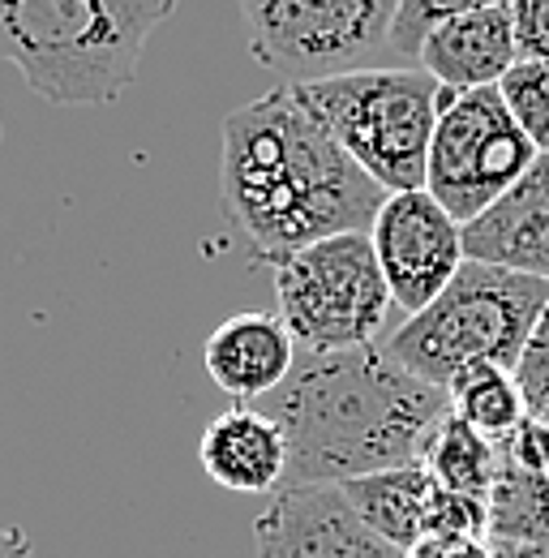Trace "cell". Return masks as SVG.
I'll list each match as a JSON object with an SVG mask.
<instances>
[{"label":"cell","mask_w":549,"mask_h":558,"mask_svg":"<svg viewBox=\"0 0 549 558\" xmlns=\"http://www.w3.org/2000/svg\"><path fill=\"white\" fill-rule=\"evenodd\" d=\"M263 413L288 438L283 486H343L420 464L451 404L442 387L408 374L382 344H369L296 352L292 374L263 400Z\"/></svg>","instance_id":"2"},{"label":"cell","mask_w":549,"mask_h":558,"mask_svg":"<svg viewBox=\"0 0 549 558\" xmlns=\"http://www.w3.org/2000/svg\"><path fill=\"white\" fill-rule=\"evenodd\" d=\"M515 383H520L524 404H528L533 417L549 413V301L546 310H541V318H537V327H533V336H528V344H524V352H520V361H515Z\"/></svg>","instance_id":"22"},{"label":"cell","mask_w":549,"mask_h":558,"mask_svg":"<svg viewBox=\"0 0 549 558\" xmlns=\"http://www.w3.org/2000/svg\"><path fill=\"white\" fill-rule=\"evenodd\" d=\"M502 460L528 469V473H549V417H528L520 421L507 438H498Z\"/></svg>","instance_id":"23"},{"label":"cell","mask_w":549,"mask_h":558,"mask_svg":"<svg viewBox=\"0 0 549 558\" xmlns=\"http://www.w3.org/2000/svg\"><path fill=\"white\" fill-rule=\"evenodd\" d=\"M296 352L301 349H296V340L279 314L245 310V314L223 318L206 336L203 361L210 383L223 396L254 404V400H267L271 391L283 387V378L296 365Z\"/></svg>","instance_id":"12"},{"label":"cell","mask_w":549,"mask_h":558,"mask_svg":"<svg viewBox=\"0 0 549 558\" xmlns=\"http://www.w3.org/2000/svg\"><path fill=\"white\" fill-rule=\"evenodd\" d=\"M274 301L301 352L369 349L395 310L369 232H340L283 258Z\"/></svg>","instance_id":"6"},{"label":"cell","mask_w":549,"mask_h":558,"mask_svg":"<svg viewBox=\"0 0 549 558\" xmlns=\"http://www.w3.org/2000/svg\"><path fill=\"white\" fill-rule=\"evenodd\" d=\"M464 258L549 283V150L493 207L464 223Z\"/></svg>","instance_id":"11"},{"label":"cell","mask_w":549,"mask_h":558,"mask_svg":"<svg viewBox=\"0 0 549 558\" xmlns=\"http://www.w3.org/2000/svg\"><path fill=\"white\" fill-rule=\"evenodd\" d=\"M480 9H511V0H400L395 26H391V48L404 61H416V52L434 26L464 17V13H480Z\"/></svg>","instance_id":"20"},{"label":"cell","mask_w":549,"mask_h":558,"mask_svg":"<svg viewBox=\"0 0 549 558\" xmlns=\"http://www.w3.org/2000/svg\"><path fill=\"white\" fill-rule=\"evenodd\" d=\"M0 558H35L30 537L17 524H0Z\"/></svg>","instance_id":"26"},{"label":"cell","mask_w":549,"mask_h":558,"mask_svg":"<svg viewBox=\"0 0 549 558\" xmlns=\"http://www.w3.org/2000/svg\"><path fill=\"white\" fill-rule=\"evenodd\" d=\"M198 464L228 494H274L288 477V438L263 409L236 404L203 429Z\"/></svg>","instance_id":"13"},{"label":"cell","mask_w":549,"mask_h":558,"mask_svg":"<svg viewBox=\"0 0 549 558\" xmlns=\"http://www.w3.org/2000/svg\"><path fill=\"white\" fill-rule=\"evenodd\" d=\"M343 498L352 502V511L395 550H412L425 537V520H429V498H434V477L425 473V464H404V469H387V473H369L356 482H343Z\"/></svg>","instance_id":"15"},{"label":"cell","mask_w":549,"mask_h":558,"mask_svg":"<svg viewBox=\"0 0 549 558\" xmlns=\"http://www.w3.org/2000/svg\"><path fill=\"white\" fill-rule=\"evenodd\" d=\"M318 125L387 194L425 190L429 142L438 125V82L416 65L352 70L322 82H288Z\"/></svg>","instance_id":"5"},{"label":"cell","mask_w":549,"mask_h":558,"mask_svg":"<svg viewBox=\"0 0 549 558\" xmlns=\"http://www.w3.org/2000/svg\"><path fill=\"white\" fill-rule=\"evenodd\" d=\"M515 558H549V546H533V550H515Z\"/></svg>","instance_id":"27"},{"label":"cell","mask_w":549,"mask_h":558,"mask_svg":"<svg viewBox=\"0 0 549 558\" xmlns=\"http://www.w3.org/2000/svg\"><path fill=\"white\" fill-rule=\"evenodd\" d=\"M541 150L507 112L498 86L438 90V125L425 163V194L455 223H473L489 210Z\"/></svg>","instance_id":"7"},{"label":"cell","mask_w":549,"mask_h":558,"mask_svg":"<svg viewBox=\"0 0 549 558\" xmlns=\"http://www.w3.org/2000/svg\"><path fill=\"white\" fill-rule=\"evenodd\" d=\"M404 558H498L489 537H420Z\"/></svg>","instance_id":"25"},{"label":"cell","mask_w":549,"mask_h":558,"mask_svg":"<svg viewBox=\"0 0 549 558\" xmlns=\"http://www.w3.org/2000/svg\"><path fill=\"white\" fill-rule=\"evenodd\" d=\"M176 0H0V57L57 108L121 99Z\"/></svg>","instance_id":"3"},{"label":"cell","mask_w":549,"mask_h":558,"mask_svg":"<svg viewBox=\"0 0 549 558\" xmlns=\"http://www.w3.org/2000/svg\"><path fill=\"white\" fill-rule=\"evenodd\" d=\"M400 0H241L249 52L288 82L365 70L391 44Z\"/></svg>","instance_id":"8"},{"label":"cell","mask_w":549,"mask_h":558,"mask_svg":"<svg viewBox=\"0 0 549 558\" xmlns=\"http://www.w3.org/2000/svg\"><path fill=\"white\" fill-rule=\"evenodd\" d=\"M546 301V279L489 263H464L460 276L442 288V296L420 314L404 318L382 349L408 374L442 391L468 365H502L515 374V361L528 344Z\"/></svg>","instance_id":"4"},{"label":"cell","mask_w":549,"mask_h":558,"mask_svg":"<svg viewBox=\"0 0 549 558\" xmlns=\"http://www.w3.org/2000/svg\"><path fill=\"white\" fill-rule=\"evenodd\" d=\"M254 558H404V550L382 542L340 486H283L254 520Z\"/></svg>","instance_id":"10"},{"label":"cell","mask_w":549,"mask_h":558,"mask_svg":"<svg viewBox=\"0 0 549 558\" xmlns=\"http://www.w3.org/2000/svg\"><path fill=\"white\" fill-rule=\"evenodd\" d=\"M447 404L451 417L473 425L485 438H507L520 421L528 417L524 391L511 369L502 365H468L447 383Z\"/></svg>","instance_id":"18"},{"label":"cell","mask_w":549,"mask_h":558,"mask_svg":"<svg viewBox=\"0 0 549 558\" xmlns=\"http://www.w3.org/2000/svg\"><path fill=\"white\" fill-rule=\"evenodd\" d=\"M223 215L267 267L340 232H369L387 190L283 82L223 117Z\"/></svg>","instance_id":"1"},{"label":"cell","mask_w":549,"mask_h":558,"mask_svg":"<svg viewBox=\"0 0 549 558\" xmlns=\"http://www.w3.org/2000/svg\"><path fill=\"white\" fill-rule=\"evenodd\" d=\"M498 95L528 142L546 155L549 150V61H515L511 73L498 82Z\"/></svg>","instance_id":"19"},{"label":"cell","mask_w":549,"mask_h":558,"mask_svg":"<svg viewBox=\"0 0 549 558\" xmlns=\"http://www.w3.org/2000/svg\"><path fill=\"white\" fill-rule=\"evenodd\" d=\"M369 241H374L382 279L391 288V301L404 318L434 305L442 288L468 263L464 223H455L425 190L387 194L382 210L369 223Z\"/></svg>","instance_id":"9"},{"label":"cell","mask_w":549,"mask_h":558,"mask_svg":"<svg viewBox=\"0 0 549 558\" xmlns=\"http://www.w3.org/2000/svg\"><path fill=\"white\" fill-rule=\"evenodd\" d=\"M425 537H489V507H485V498L434 486Z\"/></svg>","instance_id":"21"},{"label":"cell","mask_w":549,"mask_h":558,"mask_svg":"<svg viewBox=\"0 0 549 558\" xmlns=\"http://www.w3.org/2000/svg\"><path fill=\"white\" fill-rule=\"evenodd\" d=\"M541 417H549V413H541Z\"/></svg>","instance_id":"29"},{"label":"cell","mask_w":549,"mask_h":558,"mask_svg":"<svg viewBox=\"0 0 549 558\" xmlns=\"http://www.w3.org/2000/svg\"><path fill=\"white\" fill-rule=\"evenodd\" d=\"M498 558H515V550L511 546H498Z\"/></svg>","instance_id":"28"},{"label":"cell","mask_w":549,"mask_h":558,"mask_svg":"<svg viewBox=\"0 0 549 558\" xmlns=\"http://www.w3.org/2000/svg\"><path fill=\"white\" fill-rule=\"evenodd\" d=\"M489 542L511 550L549 546V473H528L502 460L489 486Z\"/></svg>","instance_id":"16"},{"label":"cell","mask_w":549,"mask_h":558,"mask_svg":"<svg viewBox=\"0 0 549 558\" xmlns=\"http://www.w3.org/2000/svg\"><path fill=\"white\" fill-rule=\"evenodd\" d=\"M520 61H549V0H511Z\"/></svg>","instance_id":"24"},{"label":"cell","mask_w":549,"mask_h":558,"mask_svg":"<svg viewBox=\"0 0 549 558\" xmlns=\"http://www.w3.org/2000/svg\"><path fill=\"white\" fill-rule=\"evenodd\" d=\"M420 464L434 477V486L489 498V486L502 469V447H498V438H485L473 425H464L460 417L447 413V421L434 429Z\"/></svg>","instance_id":"17"},{"label":"cell","mask_w":549,"mask_h":558,"mask_svg":"<svg viewBox=\"0 0 549 558\" xmlns=\"http://www.w3.org/2000/svg\"><path fill=\"white\" fill-rule=\"evenodd\" d=\"M520 61L511 9H480L434 26L416 52V70H425L447 90H485L498 86Z\"/></svg>","instance_id":"14"}]
</instances>
